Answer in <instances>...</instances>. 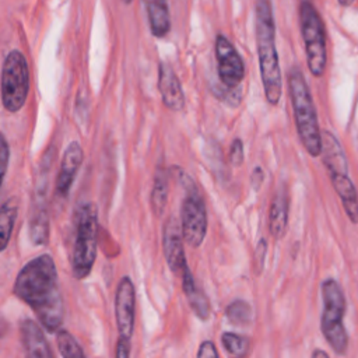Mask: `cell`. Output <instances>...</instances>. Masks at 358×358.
Segmentation results:
<instances>
[{
  "mask_svg": "<svg viewBox=\"0 0 358 358\" xmlns=\"http://www.w3.org/2000/svg\"><path fill=\"white\" fill-rule=\"evenodd\" d=\"M256 46L266 99L270 105H277L281 96V70L270 0H256Z\"/></svg>",
  "mask_w": 358,
  "mask_h": 358,
  "instance_id": "7a4b0ae2",
  "label": "cell"
},
{
  "mask_svg": "<svg viewBox=\"0 0 358 358\" xmlns=\"http://www.w3.org/2000/svg\"><path fill=\"white\" fill-rule=\"evenodd\" d=\"M301 34L305 45L306 63L309 71L315 77H322L326 70L327 53H326V35L323 21L315 8V6L303 0L299 7Z\"/></svg>",
  "mask_w": 358,
  "mask_h": 358,
  "instance_id": "52a82bcc",
  "label": "cell"
},
{
  "mask_svg": "<svg viewBox=\"0 0 358 358\" xmlns=\"http://www.w3.org/2000/svg\"><path fill=\"white\" fill-rule=\"evenodd\" d=\"M48 234H49V224H48V214L45 211V208L39 207L35 214L34 218L31 221V227H29V235H31V241L35 245H43L48 241Z\"/></svg>",
  "mask_w": 358,
  "mask_h": 358,
  "instance_id": "44dd1931",
  "label": "cell"
},
{
  "mask_svg": "<svg viewBox=\"0 0 358 358\" xmlns=\"http://www.w3.org/2000/svg\"><path fill=\"white\" fill-rule=\"evenodd\" d=\"M151 34L164 38L171 31V15L168 0H144Z\"/></svg>",
  "mask_w": 358,
  "mask_h": 358,
  "instance_id": "e0dca14e",
  "label": "cell"
},
{
  "mask_svg": "<svg viewBox=\"0 0 358 358\" xmlns=\"http://www.w3.org/2000/svg\"><path fill=\"white\" fill-rule=\"evenodd\" d=\"M83 162V150L80 143L73 141L67 145L63 152L59 176L56 180V193L59 196H66L74 180V176Z\"/></svg>",
  "mask_w": 358,
  "mask_h": 358,
  "instance_id": "5bb4252c",
  "label": "cell"
},
{
  "mask_svg": "<svg viewBox=\"0 0 358 358\" xmlns=\"http://www.w3.org/2000/svg\"><path fill=\"white\" fill-rule=\"evenodd\" d=\"M323 313H322V333L330 347L337 354H344L348 345L347 331L343 324L345 312V298L341 287L333 278L324 280L322 284Z\"/></svg>",
  "mask_w": 358,
  "mask_h": 358,
  "instance_id": "8992f818",
  "label": "cell"
},
{
  "mask_svg": "<svg viewBox=\"0 0 358 358\" xmlns=\"http://www.w3.org/2000/svg\"><path fill=\"white\" fill-rule=\"evenodd\" d=\"M151 208L157 217L162 215L168 200V175L164 166H158L150 197Z\"/></svg>",
  "mask_w": 358,
  "mask_h": 358,
  "instance_id": "ffe728a7",
  "label": "cell"
},
{
  "mask_svg": "<svg viewBox=\"0 0 358 358\" xmlns=\"http://www.w3.org/2000/svg\"><path fill=\"white\" fill-rule=\"evenodd\" d=\"M225 315L228 320L235 324H246L252 317V308L245 301H234L231 305L227 306Z\"/></svg>",
  "mask_w": 358,
  "mask_h": 358,
  "instance_id": "603a6c76",
  "label": "cell"
},
{
  "mask_svg": "<svg viewBox=\"0 0 358 358\" xmlns=\"http://www.w3.org/2000/svg\"><path fill=\"white\" fill-rule=\"evenodd\" d=\"M180 227L186 243L199 248L207 232V211L203 197L190 180L180 207Z\"/></svg>",
  "mask_w": 358,
  "mask_h": 358,
  "instance_id": "9c48e42d",
  "label": "cell"
},
{
  "mask_svg": "<svg viewBox=\"0 0 358 358\" xmlns=\"http://www.w3.org/2000/svg\"><path fill=\"white\" fill-rule=\"evenodd\" d=\"M6 329H7V323H6V322H3V320H0V338L4 336Z\"/></svg>",
  "mask_w": 358,
  "mask_h": 358,
  "instance_id": "d6a6232c",
  "label": "cell"
},
{
  "mask_svg": "<svg viewBox=\"0 0 358 358\" xmlns=\"http://www.w3.org/2000/svg\"><path fill=\"white\" fill-rule=\"evenodd\" d=\"M122 1H123V3H124V4H130V3H131V1H133V0H122Z\"/></svg>",
  "mask_w": 358,
  "mask_h": 358,
  "instance_id": "836d02e7",
  "label": "cell"
},
{
  "mask_svg": "<svg viewBox=\"0 0 358 358\" xmlns=\"http://www.w3.org/2000/svg\"><path fill=\"white\" fill-rule=\"evenodd\" d=\"M14 294L31 306L48 331H55L60 327L63 302L52 256L41 255L29 260L15 278Z\"/></svg>",
  "mask_w": 358,
  "mask_h": 358,
  "instance_id": "6da1fadb",
  "label": "cell"
},
{
  "mask_svg": "<svg viewBox=\"0 0 358 358\" xmlns=\"http://www.w3.org/2000/svg\"><path fill=\"white\" fill-rule=\"evenodd\" d=\"M29 91V70L25 56L20 50H11L1 70V101L8 112L20 110Z\"/></svg>",
  "mask_w": 358,
  "mask_h": 358,
  "instance_id": "ba28073f",
  "label": "cell"
},
{
  "mask_svg": "<svg viewBox=\"0 0 358 358\" xmlns=\"http://www.w3.org/2000/svg\"><path fill=\"white\" fill-rule=\"evenodd\" d=\"M56 341H57L59 351L63 357H66V358H81V357H84V352H83L81 347L78 345V343L74 340V337L69 331L60 330L56 336Z\"/></svg>",
  "mask_w": 358,
  "mask_h": 358,
  "instance_id": "7402d4cb",
  "label": "cell"
},
{
  "mask_svg": "<svg viewBox=\"0 0 358 358\" xmlns=\"http://www.w3.org/2000/svg\"><path fill=\"white\" fill-rule=\"evenodd\" d=\"M312 357H313V358H316V357L327 358L329 355H327V352H326V351H320V350H316V351H313V352H312Z\"/></svg>",
  "mask_w": 358,
  "mask_h": 358,
  "instance_id": "4dcf8cb0",
  "label": "cell"
},
{
  "mask_svg": "<svg viewBox=\"0 0 358 358\" xmlns=\"http://www.w3.org/2000/svg\"><path fill=\"white\" fill-rule=\"evenodd\" d=\"M215 57L221 83L229 90L236 88L245 77V66L235 46L224 35L215 38Z\"/></svg>",
  "mask_w": 358,
  "mask_h": 358,
  "instance_id": "30bf717a",
  "label": "cell"
},
{
  "mask_svg": "<svg viewBox=\"0 0 358 358\" xmlns=\"http://www.w3.org/2000/svg\"><path fill=\"white\" fill-rule=\"evenodd\" d=\"M162 249L171 270L176 274H182V271L187 267L183 250V234L180 222L173 215H171L164 224Z\"/></svg>",
  "mask_w": 358,
  "mask_h": 358,
  "instance_id": "7c38bea8",
  "label": "cell"
},
{
  "mask_svg": "<svg viewBox=\"0 0 358 358\" xmlns=\"http://www.w3.org/2000/svg\"><path fill=\"white\" fill-rule=\"evenodd\" d=\"M8 158H10V147H8V143L4 137V134L0 131V186H1L6 172H7Z\"/></svg>",
  "mask_w": 358,
  "mask_h": 358,
  "instance_id": "d4e9b609",
  "label": "cell"
},
{
  "mask_svg": "<svg viewBox=\"0 0 358 358\" xmlns=\"http://www.w3.org/2000/svg\"><path fill=\"white\" fill-rule=\"evenodd\" d=\"M263 179H264V173H263V169L260 166H256L253 169V173H252V186L255 190H259L262 183H263Z\"/></svg>",
  "mask_w": 358,
  "mask_h": 358,
  "instance_id": "f546056e",
  "label": "cell"
},
{
  "mask_svg": "<svg viewBox=\"0 0 358 358\" xmlns=\"http://www.w3.org/2000/svg\"><path fill=\"white\" fill-rule=\"evenodd\" d=\"M98 214L94 204L88 203L78 211L76 227V239L73 246L71 271L78 280L87 277L96 257Z\"/></svg>",
  "mask_w": 358,
  "mask_h": 358,
  "instance_id": "5b68a950",
  "label": "cell"
},
{
  "mask_svg": "<svg viewBox=\"0 0 358 358\" xmlns=\"http://www.w3.org/2000/svg\"><path fill=\"white\" fill-rule=\"evenodd\" d=\"M288 88L302 145L309 155L319 157L322 154V133L317 115L305 77L298 67L291 69L288 73Z\"/></svg>",
  "mask_w": 358,
  "mask_h": 358,
  "instance_id": "3957f363",
  "label": "cell"
},
{
  "mask_svg": "<svg viewBox=\"0 0 358 358\" xmlns=\"http://www.w3.org/2000/svg\"><path fill=\"white\" fill-rule=\"evenodd\" d=\"M267 255V242L264 238H262L256 246V252H255V266H256V273H260L263 270L264 266V259Z\"/></svg>",
  "mask_w": 358,
  "mask_h": 358,
  "instance_id": "4316f807",
  "label": "cell"
},
{
  "mask_svg": "<svg viewBox=\"0 0 358 358\" xmlns=\"http://www.w3.org/2000/svg\"><path fill=\"white\" fill-rule=\"evenodd\" d=\"M197 357H199V358H210V357L217 358V357H218V352H217V350H215L214 343H211V341H204V343H201V345H200V348H199V351H197Z\"/></svg>",
  "mask_w": 358,
  "mask_h": 358,
  "instance_id": "83f0119b",
  "label": "cell"
},
{
  "mask_svg": "<svg viewBox=\"0 0 358 358\" xmlns=\"http://www.w3.org/2000/svg\"><path fill=\"white\" fill-rule=\"evenodd\" d=\"M130 355V338L119 337V341L116 344V357L126 358Z\"/></svg>",
  "mask_w": 358,
  "mask_h": 358,
  "instance_id": "f1b7e54d",
  "label": "cell"
},
{
  "mask_svg": "<svg viewBox=\"0 0 358 358\" xmlns=\"http://www.w3.org/2000/svg\"><path fill=\"white\" fill-rule=\"evenodd\" d=\"M17 215L18 201L14 197L0 206V252L4 250L10 242Z\"/></svg>",
  "mask_w": 358,
  "mask_h": 358,
  "instance_id": "d6986e66",
  "label": "cell"
},
{
  "mask_svg": "<svg viewBox=\"0 0 358 358\" xmlns=\"http://www.w3.org/2000/svg\"><path fill=\"white\" fill-rule=\"evenodd\" d=\"M337 1H338V4L343 6V7H350L355 0H337Z\"/></svg>",
  "mask_w": 358,
  "mask_h": 358,
  "instance_id": "1f68e13d",
  "label": "cell"
},
{
  "mask_svg": "<svg viewBox=\"0 0 358 358\" xmlns=\"http://www.w3.org/2000/svg\"><path fill=\"white\" fill-rule=\"evenodd\" d=\"M222 345L228 354L235 357H242L248 350V340L235 333H224L221 337Z\"/></svg>",
  "mask_w": 358,
  "mask_h": 358,
  "instance_id": "cb8c5ba5",
  "label": "cell"
},
{
  "mask_svg": "<svg viewBox=\"0 0 358 358\" xmlns=\"http://www.w3.org/2000/svg\"><path fill=\"white\" fill-rule=\"evenodd\" d=\"M229 159L235 166H239L243 162V144L239 138H235L232 141V145L229 150Z\"/></svg>",
  "mask_w": 358,
  "mask_h": 358,
  "instance_id": "484cf974",
  "label": "cell"
},
{
  "mask_svg": "<svg viewBox=\"0 0 358 358\" xmlns=\"http://www.w3.org/2000/svg\"><path fill=\"white\" fill-rule=\"evenodd\" d=\"M322 154L323 164L327 168L331 185L341 199L348 218L358 222V193L352 180L348 176L347 157L343 151L340 141L330 133H322Z\"/></svg>",
  "mask_w": 358,
  "mask_h": 358,
  "instance_id": "277c9868",
  "label": "cell"
},
{
  "mask_svg": "<svg viewBox=\"0 0 358 358\" xmlns=\"http://www.w3.org/2000/svg\"><path fill=\"white\" fill-rule=\"evenodd\" d=\"M288 193L287 189L282 186L277 190L268 211V229L275 239H280L285 235L288 225Z\"/></svg>",
  "mask_w": 358,
  "mask_h": 358,
  "instance_id": "2e32d148",
  "label": "cell"
},
{
  "mask_svg": "<svg viewBox=\"0 0 358 358\" xmlns=\"http://www.w3.org/2000/svg\"><path fill=\"white\" fill-rule=\"evenodd\" d=\"M158 88L161 92L162 102L168 109H171L173 112L183 109L185 95H183L179 78H178L176 73L173 71V69L165 62L159 63Z\"/></svg>",
  "mask_w": 358,
  "mask_h": 358,
  "instance_id": "4fadbf2b",
  "label": "cell"
},
{
  "mask_svg": "<svg viewBox=\"0 0 358 358\" xmlns=\"http://www.w3.org/2000/svg\"><path fill=\"white\" fill-rule=\"evenodd\" d=\"M182 287H183V292L187 296V301L192 306V309L194 310V313L206 320L210 316V303L207 296L203 294V291H200L194 282V278L192 275V271L189 270V267H186L182 271Z\"/></svg>",
  "mask_w": 358,
  "mask_h": 358,
  "instance_id": "ac0fdd59",
  "label": "cell"
},
{
  "mask_svg": "<svg viewBox=\"0 0 358 358\" xmlns=\"http://www.w3.org/2000/svg\"><path fill=\"white\" fill-rule=\"evenodd\" d=\"M134 308L136 292L134 285L129 277H123L116 288L115 296V313L119 336L130 338L134 329Z\"/></svg>",
  "mask_w": 358,
  "mask_h": 358,
  "instance_id": "8fae6325",
  "label": "cell"
},
{
  "mask_svg": "<svg viewBox=\"0 0 358 358\" xmlns=\"http://www.w3.org/2000/svg\"><path fill=\"white\" fill-rule=\"evenodd\" d=\"M24 351L32 358H49L52 351L41 327L31 319H24L20 326Z\"/></svg>",
  "mask_w": 358,
  "mask_h": 358,
  "instance_id": "9a60e30c",
  "label": "cell"
}]
</instances>
